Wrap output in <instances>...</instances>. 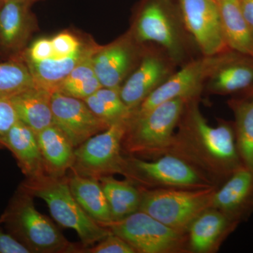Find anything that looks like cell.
I'll list each match as a JSON object with an SVG mask.
<instances>
[{
    "label": "cell",
    "instance_id": "cell-1",
    "mask_svg": "<svg viewBox=\"0 0 253 253\" xmlns=\"http://www.w3.org/2000/svg\"><path fill=\"white\" fill-rule=\"evenodd\" d=\"M177 126L167 154L187 161L218 187L244 165L234 123L223 121L217 126H210L196 99L186 103Z\"/></svg>",
    "mask_w": 253,
    "mask_h": 253
},
{
    "label": "cell",
    "instance_id": "cell-2",
    "mask_svg": "<svg viewBox=\"0 0 253 253\" xmlns=\"http://www.w3.org/2000/svg\"><path fill=\"white\" fill-rule=\"evenodd\" d=\"M33 196L18 188L0 222L32 253H82L84 246L72 244L49 217L36 209Z\"/></svg>",
    "mask_w": 253,
    "mask_h": 253
},
{
    "label": "cell",
    "instance_id": "cell-3",
    "mask_svg": "<svg viewBox=\"0 0 253 253\" xmlns=\"http://www.w3.org/2000/svg\"><path fill=\"white\" fill-rule=\"evenodd\" d=\"M19 187L33 197L42 199L53 219L60 226L76 231L84 248L94 246L112 233L91 219L78 204L70 189L68 176L43 174L26 179Z\"/></svg>",
    "mask_w": 253,
    "mask_h": 253
},
{
    "label": "cell",
    "instance_id": "cell-4",
    "mask_svg": "<svg viewBox=\"0 0 253 253\" xmlns=\"http://www.w3.org/2000/svg\"><path fill=\"white\" fill-rule=\"evenodd\" d=\"M188 101L169 100L141 116H131L123 136V153L149 159L167 154Z\"/></svg>",
    "mask_w": 253,
    "mask_h": 253
},
{
    "label": "cell",
    "instance_id": "cell-5",
    "mask_svg": "<svg viewBox=\"0 0 253 253\" xmlns=\"http://www.w3.org/2000/svg\"><path fill=\"white\" fill-rule=\"evenodd\" d=\"M125 177L142 189H203L218 187L211 179L187 161L167 154L146 161L126 156Z\"/></svg>",
    "mask_w": 253,
    "mask_h": 253
},
{
    "label": "cell",
    "instance_id": "cell-6",
    "mask_svg": "<svg viewBox=\"0 0 253 253\" xmlns=\"http://www.w3.org/2000/svg\"><path fill=\"white\" fill-rule=\"evenodd\" d=\"M217 188L195 190L139 188V211L172 229L187 233L194 219L211 208L213 194Z\"/></svg>",
    "mask_w": 253,
    "mask_h": 253
},
{
    "label": "cell",
    "instance_id": "cell-7",
    "mask_svg": "<svg viewBox=\"0 0 253 253\" xmlns=\"http://www.w3.org/2000/svg\"><path fill=\"white\" fill-rule=\"evenodd\" d=\"M126 122L113 123L76 148L72 172L96 179L116 174L125 176L126 160L122 144Z\"/></svg>",
    "mask_w": 253,
    "mask_h": 253
},
{
    "label": "cell",
    "instance_id": "cell-8",
    "mask_svg": "<svg viewBox=\"0 0 253 253\" xmlns=\"http://www.w3.org/2000/svg\"><path fill=\"white\" fill-rule=\"evenodd\" d=\"M104 226L124 239L136 253L189 252L187 233L172 229L143 211L111 221Z\"/></svg>",
    "mask_w": 253,
    "mask_h": 253
},
{
    "label": "cell",
    "instance_id": "cell-9",
    "mask_svg": "<svg viewBox=\"0 0 253 253\" xmlns=\"http://www.w3.org/2000/svg\"><path fill=\"white\" fill-rule=\"evenodd\" d=\"M232 50L191 61L180 71L171 75L144 100L131 113V116L144 114L158 105L175 99L191 101L196 99L202 90L204 82L229 59Z\"/></svg>",
    "mask_w": 253,
    "mask_h": 253
},
{
    "label": "cell",
    "instance_id": "cell-10",
    "mask_svg": "<svg viewBox=\"0 0 253 253\" xmlns=\"http://www.w3.org/2000/svg\"><path fill=\"white\" fill-rule=\"evenodd\" d=\"M184 26L204 56L231 50L226 45L217 0H179Z\"/></svg>",
    "mask_w": 253,
    "mask_h": 253
},
{
    "label": "cell",
    "instance_id": "cell-11",
    "mask_svg": "<svg viewBox=\"0 0 253 253\" xmlns=\"http://www.w3.org/2000/svg\"><path fill=\"white\" fill-rule=\"evenodd\" d=\"M51 105L54 124L63 131L75 149L111 126L97 117L83 100L59 91H53Z\"/></svg>",
    "mask_w": 253,
    "mask_h": 253
},
{
    "label": "cell",
    "instance_id": "cell-12",
    "mask_svg": "<svg viewBox=\"0 0 253 253\" xmlns=\"http://www.w3.org/2000/svg\"><path fill=\"white\" fill-rule=\"evenodd\" d=\"M140 42L157 43L173 61L181 59L183 46L175 23L163 3L151 1L141 10L136 26Z\"/></svg>",
    "mask_w": 253,
    "mask_h": 253
},
{
    "label": "cell",
    "instance_id": "cell-13",
    "mask_svg": "<svg viewBox=\"0 0 253 253\" xmlns=\"http://www.w3.org/2000/svg\"><path fill=\"white\" fill-rule=\"evenodd\" d=\"M211 208L238 223L253 211V170L244 165L238 168L213 194Z\"/></svg>",
    "mask_w": 253,
    "mask_h": 253
},
{
    "label": "cell",
    "instance_id": "cell-14",
    "mask_svg": "<svg viewBox=\"0 0 253 253\" xmlns=\"http://www.w3.org/2000/svg\"><path fill=\"white\" fill-rule=\"evenodd\" d=\"M171 75L170 66L167 60L160 55H148L124 85L121 86V99L133 112Z\"/></svg>",
    "mask_w": 253,
    "mask_h": 253
},
{
    "label": "cell",
    "instance_id": "cell-15",
    "mask_svg": "<svg viewBox=\"0 0 253 253\" xmlns=\"http://www.w3.org/2000/svg\"><path fill=\"white\" fill-rule=\"evenodd\" d=\"M238 224L215 208H208L194 219L188 229L189 252H216Z\"/></svg>",
    "mask_w": 253,
    "mask_h": 253
},
{
    "label": "cell",
    "instance_id": "cell-16",
    "mask_svg": "<svg viewBox=\"0 0 253 253\" xmlns=\"http://www.w3.org/2000/svg\"><path fill=\"white\" fill-rule=\"evenodd\" d=\"M4 146L14 156L26 179L46 174L37 134L21 121L8 131Z\"/></svg>",
    "mask_w": 253,
    "mask_h": 253
},
{
    "label": "cell",
    "instance_id": "cell-17",
    "mask_svg": "<svg viewBox=\"0 0 253 253\" xmlns=\"http://www.w3.org/2000/svg\"><path fill=\"white\" fill-rule=\"evenodd\" d=\"M209 87L214 93L231 94L253 89V57L231 51L225 62L212 73Z\"/></svg>",
    "mask_w": 253,
    "mask_h": 253
},
{
    "label": "cell",
    "instance_id": "cell-18",
    "mask_svg": "<svg viewBox=\"0 0 253 253\" xmlns=\"http://www.w3.org/2000/svg\"><path fill=\"white\" fill-rule=\"evenodd\" d=\"M44 170L55 177L66 176L75 160V147L62 131L53 124L37 134Z\"/></svg>",
    "mask_w": 253,
    "mask_h": 253
},
{
    "label": "cell",
    "instance_id": "cell-19",
    "mask_svg": "<svg viewBox=\"0 0 253 253\" xmlns=\"http://www.w3.org/2000/svg\"><path fill=\"white\" fill-rule=\"evenodd\" d=\"M52 91L36 86L10 97L18 119L36 134L54 124L51 111Z\"/></svg>",
    "mask_w": 253,
    "mask_h": 253
},
{
    "label": "cell",
    "instance_id": "cell-20",
    "mask_svg": "<svg viewBox=\"0 0 253 253\" xmlns=\"http://www.w3.org/2000/svg\"><path fill=\"white\" fill-rule=\"evenodd\" d=\"M217 3L228 48L253 57V28L244 17L239 0H217Z\"/></svg>",
    "mask_w": 253,
    "mask_h": 253
},
{
    "label": "cell",
    "instance_id": "cell-21",
    "mask_svg": "<svg viewBox=\"0 0 253 253\" xmlns=\"http://www.w3.org/2000/svg\"><path fill=\"white\" fill-rule=\"evenodd\" d=\"M70 189L84 212L100 225L112 221L107 199L99 179L71 173L68 176Z\"/></svg>",
    "mask_w": 253,
    "mask_h": 253
},
{
    "label": "cell",
    "instance_id": "cell-22",
    "mask_svg": "<svg viewBox=\"0 0 253 253\" xmlns=\"http://www.w3.org/2000/svg\"><path fill=\"white\" fill-rule=\"evenodd\" d=\"M132 60L131 50L116 44L100 50L93 56L95 76L102 87L120 88Z\"/></svg>",
    "mask_w": 253,
    "mask_h": 253
},
{
    "label": "cell",
    "instance_id": "cell-23",
    "mask_svg": "<svg viewBox=\"0 0 253 253\" xmlns=\"http://www.w3.org/2000/svg\"><path fill=\"white\" fill-rule=\"evenodd\" d=\"M107 199L112 221L120 220L139 211L140 189L128 181L118 180L113 175L99 179Z\"/></svg>",
    "mask_w": 253,
    "mask_h": 253
},
{
    "label": "cell",
    "instance_id": "cell-24",
    "mask_svg": "<svg viewBox=\"0 0 253 253\" xmlns=\"http://www.w3.org/2000/svg\"><path fill=\"white\" fill-rule=\"evenodd\" d=\"M81 49L68 57L49 59L39 63H28V68L38 86L54 91L71 71L91 52Z\"/></svg>",
    "mask_w": 253,
    "mask_h": 253
},
{
    "label": "cell",
    "instance_id": "cell-25",
    "mask_svg": "<svg viewBox=\"0 0 253 253\" xmlns=\"http://www.w3.org/2000/svg\"><path fill=\"white\" fill-rule=\"evenodd\" d=\"M236 145L243 164L253 170V97L231 99Z\"/></svg>",
    "mask_w": 253,
    "mask_h": 253
},
{
    "label": "cell",
    "instance_id": "cell-26",
    "mask_svg": "<svg viewBox=\"0 0 253 253\" xmlns=\"http://www.w3.org/2000/svg\"><path fill=\"white\" fill-rule=\"evenodd\" d=\"M31 4L28 1L9 0L0 6V41L6 48L17 47L21 42Z\"/></svg>",
    "mask_w": 253,
    "mask_h": 253
},
{
    "label": "cell",
    "instance_id": "cell-27",
    "mask_svg": "<svg viewBox=\"0 0 253 253\" xmlns=\"http://www.w3.org/2000/svg\"><path fill=\"white\" fill-rule=\"evenodd\" d=\"M120 89L121 87H101L83 101L97 117L109 124L126 121L132 111L123 102Z\"/></svg>",
    "mask_w": 253,
    "mask_h": 253
},
{
    "label": "cell",
    "instance_id": "cell-28",
    "mask_svg": "<svg viewBox=\"0 0 253 253\" xmlns=\"http://www.w3.org/2000/svg\"><path fill=\"white\" fill-rule=\"evenodd\" d=\"M38 86L29 68L17 62L0 63V97H11Z\"/></svg>",
    "mask_w": 253,
    "mask_h": 253
},
{
    "label": "cell",
    "instance_id": "cell-29",
    "mask_svg": "<svg viewBox=\"0 0 253 253\" xmlns=\"http://www.w3.org/2000/svg\"><path fill=\"white\" fill-rule=\"evenodd\" d=\"M82 253H136L130 245L113 233L96 243V246L94 245L90 247L84 248Z\"/></svg>",
    "mask_w": 253,
    "mask_h": 253
},
{
    "label": "cell",
    "instance_id": "cell-30",
    "mask_svg": "<svg viewBox=\"0 0 253 253\" xmlns=\"http://www.w3.org/2000/svg\"><path fill=\"white\" fill-rule=\"evenodd\" d=\"M17 113L9 97H0V149H4V141L8 131L16 124Z\"/></svg>",
    "mask_w": 253,
    "mask_h": 253
},
{
    "label": "cell",
    "instance_id": "cell-31",
    "mask_svg": "<svg viewBox=\"0 0 253 253\" xmlns=\"http://www.w3.org/2000/svg\"><path fill=\"white\" fill-rule=\"evenodd\" d=\"M102 86L101 83L95 76L84 81L79 82L69 85L60 86L56 91L72 97L84 100L86 98L94 94Z\"/></svg>",
    "mask_w": 253,
    "mask_h": 253
},
{
    "label": "cell",
    "instance_id": "cell-32",
    "mask_svg": "<svg viewBox=\"0 0 253 253\" xmlns=\"http://www.w3.org/2000/svg\"><path fill=\"white\" fill-rule=\"evenodd\" d=\"M54 59L68 57L77 52L82 46L74 36L62 33L51 39Z\"/></svg>",
    "mask_w": 253,
    "mask_h": 253
},
{
    "label": "cell",
    "instance_id": "cell-33",
    "mask_svg": "<svg viewBox=\"0 0 253 253\" xmlns=\"http://www.w3.org/2000/svg\"><path fill=\"white\" fill-rule=\"evenodd\" d=\"M94 51H91L87 56L76 66L67 78L56 86V91L60 86L69 85L79 82L84 81L95 76L94 65H93V56Z\"/></svg>",
    "mask_w": 253,
    "mask_h": 253
},
{
    "label": "cell",
    "instance_id": "cell-34",
    "mask_svg": "<svg viewBox=\"0 0 253 253\" xmlns=\"http://www.w3.org/2000/svg\"><path fill=\"white\" fill-rule=\"evenodd\" d=\"M54 58L51 40L42 38L32 44L28 51V63H39Z\"/></svg>",
    "mask_w": 253,
    "mask_h": 253
},
{
    "label": "cell",
    "instance_id": "cell-35",
    "mask_svg": "<svg viewBox=\"0 0 253 253\" xmlns=\"http://www.w3.org/2000/svg\"><path fill=\"white\" fill-rule=\"evenodd\" d=\"M0 253H32L27 246L0 227Z\"/></svg>",
    "mask_w": 253,
    "mask_h": 253
},
{
    "label": "cell",
    "instance_id": "cell-36",
    "mask_svg": "<svg viewBox=\"0 0 253 253\" xmlns=\"http://www.w3.org/2000/svg\"><path fill=\"white\" fill-rule=\"evenodd\" d=\"M239 3L244 17L253 28V0H239Z\"/></svg>",
    "mask_w": 253,
    "mask_h": 253
},
{
    "label": "cell",
    "instance_id": "cell-37",
    "mask_svg": "<svg viewBox=\"0 0 253 253\" xmlns=\"http://www.w3.org/2000/svg\"><path fill=\"white\" fill-rule=\"evenodd\" d=\"M6 1H9V0H0V2L2 4L3 2ZM20 1H28V2L31 3L32 4V3L34 2V1H38V0H20Z\"/></svg>",
    "mask_w": 253,
    "mask_h": 253
},
{
    "label": "cell",
    "instance_id": "cell-38",
    "mask_svg": "<svg viewBox=\"0 0 253 253\" xmlns=\"http://www.w3.org/2000/svg\"><path fill=\"white\" fill-rule=\"evenodd\" d=\"M249 96H252V97H253V91H251V93H250V94H249Z\"/></svg>",
    "mask_w": 253,
    "mask_h": 253
},
{
    "label": "cell",
    "instance_id": "cell-39",
    "mask_svg": "<svg viewBox=\"0 0 253 253\" xmlns=\"http://www.w3.org/2000/svg\"><path fill=\"white\" fill-rule=\"evenodd\" d=\"M1 3L0 2V6H1Z\"/></svg>",
    "mask_w": 253,
    "mask_h": 253
},
{
    "label": "cell",
    "instance_id": "cell-40",
    "mask_svg": "<svg viewBox=\"0 0 253 253\" xmlns=\"http://www.w3.org/2000/svg\"><path fill=\"white\" fill-rule=\"evenodd\" d=\"M0 224H1V222H0Z\"/></svg>",
    "mask_w": 253,
    "mask_h": 253
}]
</instances>
